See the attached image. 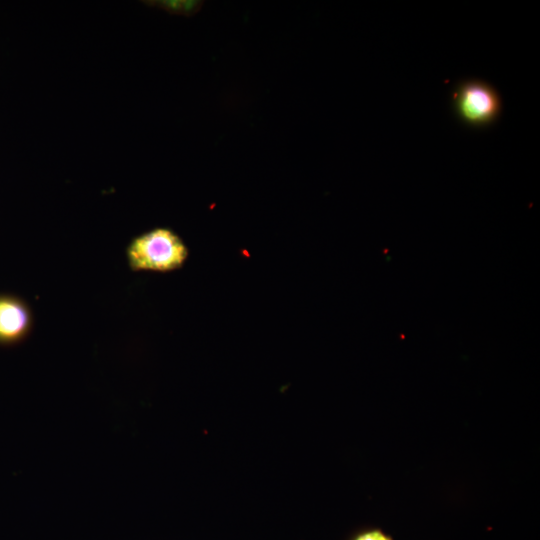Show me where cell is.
<instances>
[{
	"instance_id": "obj_3",
	"label": "cell",
	"mask_w": 540,
	"mask_h": 540,
	"mask_svg": "<svg viewBox=\"0 0 540 540\" xmlns=\"http://www.w3.org/2000/svg\"><path fill=\"white\" fill-rule=\"evenodd\" d=\"M30 326L27 307L12 298H0V341L15 342L21 339Z\"/></svg>"
},
{
	"instance_id": "obj_1",
	"label": "cell",
	"mask_w": 540,
	"mask_h": 540,
	"mask_svg": "<svg viewBox=\"0 0 540 540\" xmlns=\"http://www.w3.org/2000/svg\"><path fill=\"white\" fill-rule=\"evenodd\" d=\"M188 248L178 234L168 228H155L135 239L127 248L133 270L168 272L183 266Z\"/></svg>"
},
{
	"instance_id": "obj_2",
	"label": "cell",
	"mask_w": 540,
	"mask_h": 540,
	"mask_svg": "<svg viewBox=\"0 0 540 540\" xmlns=\"http://www.w3.org/2000/svg\"><path fill=\"white\" fill-rule=\"evenodd\" d=\"M452 105L458 119L473 128L488 127L502 112L500 94L491 84L480 79L458 82L453 90Z\"/></svg>"
},
{
	"instance_id": "obj_4",
	"label": "cell",
	"mask_w": 540,
	"mask_h": 540,
	"mask_svg": "<svg viewBox=\"0 0 540 540\" xmlns=\"http://www.w3.org/2000/svg\"><path fill=\"white\" fill-rule=\"evenodd\" d=\"M158 3L159 6L165 8L166 10L180 14L196 13L202 5V2L196 1H164Z\"/></svg>"
},
{
	"instance_id": "obj_5",
	"label": "cell",
	"mask_w": 540,
	"mask_h": 540,
	"mask_svg": "<svg viewBox=\"0 0 540 540\" xmlns=\"http://www.w3.org/2000/svg\"><path fill=\"white\" fill-rule=\"evenodd\" d=\"M353 540H391V538L379 530H372L357 535Z\"/></svg>"
}]
</instances>
